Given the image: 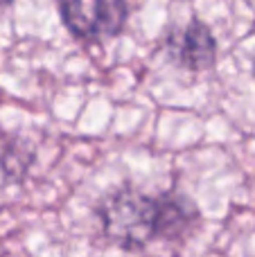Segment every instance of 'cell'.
Here are the masks:
<instances>
[{
    "label": "cell",
    "mask_w": 255,
    "mask_h": 257,
    "mask_svg": "<svg viewBox=\"0 0 255 257\" xmlns=\"http://www.w3.org/2000/svg\"><path fill=\"white\" fill-rule=\"evenodd\" d=\"M99 217L106 237L126 250H143L152 241L181 239L199 221V212L185 196H149L122 187L104 199Z\"/></svg>",
    "instance_id": "1"
},
{
    "label": "cell",
    "mask_w": 255,
    "mask_h": 257,
    "mask_svg": "<svg viewBox=\"0 0 255 257\" xmlns=\"http://www.w3.org/2000/svg\"><path fill=\"white\" fill-rule=\"evenodd\" d=\"M61 21L75 39L102 43L117 36L126 25V0H57Z\"/></svg>",
    "instance_id": "2"
},
{
    "label": "cell",
    "mask_w": 255,
    "mask_h": 257,
    "mask_svg": "<svg viewBox=\"0 0 255 257\" xmlns=\"http://www.w3.org/2000/svg\"><path fill=\"white\" fill-rule=\"evenodd\" d=\"M165 52L176 66L192 72L212 68L217 59V41L210 27L201 21H190L185 27H176L163 39Z\"/></svg>",
    "instance_id": "3"
}]
</instances>
